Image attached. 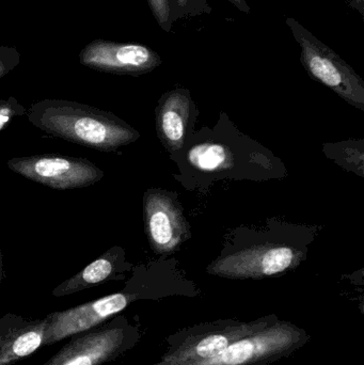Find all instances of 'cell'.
<instances>
[{
  "label": "cell",
  "mask_w": 364,
  "mask_h": 365,
  "mask_svg": "<svg viewBox=\"0 0 364 365\" xmlns=\"http://www.w3.org/2000/svg\"><path fill=\"white\" fill-rule=\"evenodd\" d=\"M26 115L42 132L96 151L113 152L139 138L113 113L73 101L45 98L31 104Z\"/></svg>",
  "instance_id": "6da1fadb"
},
{
  "label": "cell",
  "mask_w": 364,
  "mask_h": 365,
  "mask_svg": "<svg viewBox=\"0 0 364 365\" xmlns=\"http://www.w3.org/2000/svg\"><path fill=\"white\" fill-rule=\"evenodd\" d=\"M269 315L252 322L216 321L186 328L168 339L166 353L151 365H183L209 359L239 339L251 336L278 321Z\"/></svg>",
  "instance_id": "7a4b0ae2"
},
{
  "label": "cell",
  "mask_w": 364,
  "mask_h": 365,
  "mask_svg": "<svg viewBox=\"0 0 364 365\" xmlns=\"http://www.w3.org/2000/svg\"><path fill=\"white\" fill-rule=\"evenodd\" d=\"M286 25L301 46V62L308 74L364 110V81L354 68L296 19L288 17Z\"/></svg>",
  "instance_id": "3957f363"
},
{
  "label": "cell",
  "mask_w": 364,
  "mask_h": 365,
  "mask_svg": "<svg viewBox=\"0 0 364 365\" xmlns=\"http://www.w3.org/2000/svg\"><path fill=\"white\" fill-rule=\"evenodd\" d=\"M139 336L136 326L123 315H115L98 327L71 336L43 365H104L132 349Z\"/></svg>",
  "instance_id": "277c9868"
},
{
  "label": "cell",
  "mask_w": 364,
  "mask_h": 365,
  "mask_svg": "<svg viewBox=\"0 0 364 365\" xmlns=\"http://www.w3.org/2000/svg\"><path fill=\"white\" fill-rule=\"evenodd\" d=\"M309 340L306 330L278 319L265 329L235 341L214 357L183 365H269L288 357Z\"/></svg>",
  "instance_id": "5b68a950"
},
{
  "label": "cell",
  "mask_w": 364,
  "mask_h": 365,
  "mask_svg": "<svg viewBox=\"0 0 364 365\" xmlns=\"http://www.w3.org/2000/svg\"><path fill=\"white\" fill-rule=\"evenodd\" d=\"M6 166L13 173L30 181L56 190L85 188L104 178V171L87 158L58 154L13 158Z\"/></svg>",
  "instance_id": "8992f818"
},
{
  "label": "cell",
  "mask_w": 364,
  "mask_h": 365,
  "mask_svg": "<svg viewBox=\"0 0 364 365\" xmlns=\"http://www.w3.org/2000/svg\"><path fill=\"white\" fill-rule=\"evenodd\" d=\"M303 253L284 245H262L218 259L207 268L214 276L229 279H262L299 265Z\"/></svg>",
  "instance_id": "52a82bcc"
},
{
  "label": "cell",
  "mask_w": 364,
  "mask_h": 365,
  "mask_svg": "<svg viewBox=\"0 0 364 365\" xmlns=\"http://www.w3.org/2000/svg\"><path fill=\"white\" fill-rule=\"evenodd\" d=\"M136 299L138 296L135 294L120 292L68 310L51 313L46 317L45 346L98 327Z\"/></svg>",
  "instance_id": "ba28073f"
},
{
  "label": "cell",
  "mask_w": 364,
  "mask_h": 365,
  "mask_svg": "<svg viewBox=\"0 0 364 365\" xmlns=\"http://www.w3.org/2000/svg\"><path fill=\"white\" fill-rule=\"evenodd\" d=\"M81 66L102 73L139 76L162 66V57L138 43L92 41L79 53Z\"/></svg>",
  "instance_id": "9c48e42d"
},
{
  "label": "cell",
  "mask_w": 364,
  "mask_h": 365,
  "mask_svg": "<svg viewBox=\"0 0 364 365\" xmlns=\"http://www.w3.org/2000/svg\"><path fill=\"white\" fill-rule=\"evenodd\" d=\"M145 231L156 253L170 255L189 237L181 206L164 190L150 189L143 197Z\"/></svg>",
  "instance_id": "30bf717a"
},
{
  "label": "cell",
  "mask_w": 364,
  "mask_h": 365,
  "mask_svg": "<svg viewBox=\"0 0 364 365\" xmlns=\"http://www.w3.org/2000/svg\"><path fill=\"white\" fill-rule=\"evenodd\" d=\"M47 319L8 313L0 317V365H14L45 346Z\"/></svg>",
  "instance_id": "8fae6325"
},
{
  "label": "cell",
  "mask_w": 364,
  "mask_h": 365,
  "mask_svg": "<svg viewBox=\"0 0 364 365\" xmlns=\"http://www.w3.org/2000/svg\"><path fill=\"white\" fill-rule=\"evenodd\" d=\"M128 269V264L125 263L123 249L113 247L85 266L78 274L60 283L53 289V296L57 298L66 297L108 281L120 280L123 278L122 272Z\"/></svg>",
  "instance_id": "7c38bea8"
},
{
  "label": "cell",
  "mask_w": 364,
  "mask_h": 365,
  "mask_svg": "<svg viewBox=\"0 0 364 365\" xmlns=\"http://www.w3.org/2000/svg\"><path fill=\"white\" fill-rule=\"evenodd\" d=\"M192 108V101L187 90H172L162 96L158 105L156 128L167 149L177 151L183 147Z\"/></svg>",
  "instance_id": "4fadbf2b"
},
{
  "label": "cell",
  "mask_w": 364,
  "mask_h": 365,
  "mask_svg": "<svg viewBox=\"0 0 364 365\" xmlns=\"http://www.w3.org/2000/svg\"><path fill=\"white\" fill-rule=\"evenodd\" d=\"M189 162L203 171H219L232 165L233 156L226 148L216 143H204L192 148Z\"/></svg>",
  "instance_id": "5bb4252c"
},
{
  "label": "cell",
  "mask_w": 364,
  "mask_h": 365,
  "mask_svg": "<svg viewBox=\"0 0 364 365\" xmlns=\"http://www.w3.org/2000/svg\"><path fill=\"white\" fill-rule=\"evenodd\" d=\"M175 21L209 14L212 6L207 0H171Z\"/></svg>",
  "instance_id": "9a60e30c"
},
{
  "label": "cell",
  "mask_w": 364,
  "mask_h": 365,
  "mask_svg": "<svg viewBox=\"0 0 364 365\" xmlns=\"http://www.w3.org/2000/svg\"><path fill=\"white\" fill-rule=\"evenodd\" d=\"M147 1L157 25L166 34H169L172 29L173 24L175 23L172 15L171 0H147Z\"/></svg>",
  "instance_id": "2e32d148"
},
{
  "label": "cell",
  "mask_w": 364,
  "mask_h": 365,
  "mask_svg": "<svg viewBox=\"0 0 364 365\" xmlns=\"http://www.w3.org/2000/svg\"><path fill=\"white\" fill-rule=\"evenodd\" d=\"M27 109L24 108L16 98L10 96L6 100L0 101V130L14 117L26 115Z\"/></svg>",
  "instance_id": "e0dca14e"
},
{
  "label": "cell",
  "mask_w": 364,
  "mask_h": 365,
  "mask_svg": "<svg viewBox=\"0 0 364 365\" xmlns=\"http://www.w3.org/2000/svg\"><path fill=\"white\" fill-rule=\"evenodd\" d=\"M21 62V53L15 47L0 46V79L12 72Z\"/></svg>",
  "instance_id": "ac0fdd59"
},
{
  "label": "cell",
  "mask_w": 364,
  "mask_h": 365,
  "mask_svg": "<svg viewBox=\"0 0 364 365\" xmlns=\"http://www.w3.org/2000/svg\"><path fill=\"white\" fill-rule=\"evenodd\" d=\"M227 1L232 4L237 10L241 11L243 13H249L250 12V6L249 4H247L246 0H227Z\"/></svg>",
  "instance_id": "d6986e66"
},
{
  "label": "cell",
  "mask_w": 364,
  "mask_h": 365,
  "mask_svg": "<svg viewBox=\"0 0 364 365\" xmlns=\"http://www.w3.org/2000/svg\"><path fill=\"white\" fill-rule=\"evenodd\" d=\"M348 4L355 10L360 13L361 16L364 15V0H346Z\"/></svg>",
  "instance_id": "ffe728a7"
},
{
  "label": "cell",
  "mask_w": 364,
  "mask_h": 365,
  "mask_svg": "<svg viewBox=\"0 0 364 365\" xmlns=\"http://www.w3.org/2000/svg\"><path fill=\"white\" fill-rule=\"evenodd\" d=\"M4 255H2L1 247H0V285L4 282Z\"/></svg>",
  "instance_id": "44dd1931"
}]
</instances>
